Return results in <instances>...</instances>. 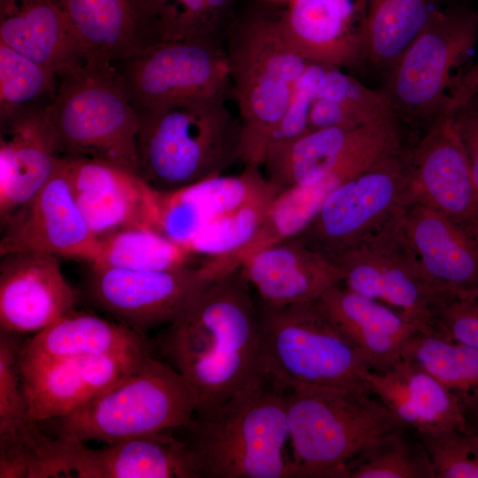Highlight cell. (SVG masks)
Wrapping results in <instances>:
<instances>
[{
    "label": "cell",
    "mask_w": 478,
    "mask_h": 478,
    "mask_svg": "<svg viewBox=\"0 0 478 478\" xmlns=\"http://www.w3.org/2000/svg\"><path fill=\"white\" fill-rule=\"evenodd\" d=\"M251 289L240 266L217 276L154 341L194 389L196 413L211 411L264 376Z\"/></svg>",
    "instance_id": "cell-1"
},
{
    "label": "cell",
    "mask_w": 478,
    "mask_h": 478,
    "mask_svg": "<svg viewBox=\"0 0 478 478\" xmlns=\"http://www.w3.org/2000/svg\"><path fill=\"white\" fill-rule=\"evenodd\" d=\"M173 432L193 478H293L287 391L265 375Z\"/></svg>",
    "instance_id": "cell-2"
},
{
    "label": "cell",
    "mask_w": 478,
    "mask_h": 478,
    "mask_svg": "<svg viewBox=\"0 0 478 478\" xmlns=\"http://www.w3.org/2000/svg\"><path fill=\"white\" fill-rule=\"evenodd\" d=\"M227 94L139 114L138 175L152 189L177 190L241 161V122L227 107Z\"/></svg>",
    "instance_id": "cell-3"
},
{
    "label": "cell",
    "mask_w": 478,
    "mask_h": 478,
    "mask_svg": "<svg viewBox=\"0 0 478 478\" xmlns=\"http://www.w3.org/2000/svg\"><path fill=\"white\" fill-rule=\"evenodd\" d=\"M197 405L184 376L149 354L79 408L41 423L54 437L113 443L181 427L192 419Z\"/></svg>",
    "instance_id": "cell-4"
},
{
    "label": "cell",
    "mask_w": 478,
    "mask_h": 478,
    "mask_svg": "<svg viewBox=\"0 0 478 478\" xmlns=\"http://www.w3.org/2000/svg\"><path fill=\"white\" fill-rule=\"evenodd\" d=\"M224 42L242 127L241 161L261 167L309 62L286 42L276 20L261 15L233 21Z\"/></svg>",
    "instance_id": "cell-5"
},
{
    "label": "cell",
    "mask_w": 478,
    "mask_h": 478,
    "mask_svg": "<svg viewBox=\"0 0 478 478\" xmlns=\"http://www.w3.org/2000/svg\"><path fill=\"white\" fill-rule=\"evenodd\" d=\"M293 478H343L375 437L403 427L368 389L298 386L287 390Z\"/></svg>",
    "instance_id": "cell-6"
},
{
    "label": "cell",
    "mask_w": 478,
    "mask_h": 478,
    "mask_svg": "<svg viewBox=\"0 0 478 478\" xmlns=\"http://www.w3.org/2000/svg\"><path fill=\"white\" fill-rule=\"evenodd\" d=\"M264 375L286 391L298 386L368 389L355 345L315 302L271 306L255 298Z\"/></svg>",
    "instance_id": "cell-7"
},
{
    "label": "cell",
    "mask_w": 478,
    "mask_h": 478,
    "mask_svg": "<svg viewBox=\"0 0 478 478\" xmlns=\"http://www.w3.org/2000/svg\"><path fill=\"white\" fill-rule=\"evenodd\" d=\"M112 67L85 64L60 77L43 112L60 156L102 159L138 174L140 115Z\"/></svg>",
    "instance_id": "cell-8"
},
{
    "label": "cell",
    "mask_w": 478,
    "mask_h": 478,
    "mask_svg": "<svg viewBox=\"0 0 478 478\" xmlns=\"http://www.w3.org/2000/svg\"><path fill=\"white\" fill-rule=\"evenodd\" d=\"M478 40V13L440 9L397 64L383 89L395 113L429 120L447 112L467 73Z\"/></svg>",
    "instance_id": "cell-9"
},
{
    "label": "cell",
    "mask_w": 478,
    "mask_h": 478,
    "mask_svg": "<svg viewBox=\"0 0 478 478\" xmlns=\"http://www.w3.org/2000/svg\"><path fill=\"white\" fill-rule=\"evenodd\" d=\"M397 115L354 127H327L266 149L261 166L278 193L327 176L342 181L403 151Z\"/></svg>",
    "instance_id": "cell-10"
},
{
    "label": "cell",
    "mask_w": 478,
    "mask_h": 478,
    "mask_svg": "<svg viewBox=\"0 0 478 478\" xmlns=\"http://www.w3.org/2000/svg\"><path fill=\"white\" fill-rule=\"evenodd\" d=\"M408 202L403 150L340 184L297 237L331 260L383 227Z\"/></svg>",
    "instance_id": "cell-11"
},
{
    "label": "cell",
    "mask_w": 478,
    "mask_h": 478,
    "mask_svg": "<svg viewBox=\"0 0 478 478\" xmlns=\"http://www.w3.org/2000/svg\"><path fill=\"white\" fill-rule=\"evenodd\" d=\"M400 213L331 261L340 272L343 286L391 307L428 331L438 289L422 270L403 229Z\"/></svg>",
    "instance_id": "cell-12"
},
{
    "label": "cell",
    "mask_w": 478,
    "mask_h": 478,
    "mask_svg": "<svg viewBox=\"0 0 478 478\" xmlns=\"http://www.w3.org/2000/svg\"><path fill=\"white\" fill-rule=\"evenodd\" d=\"M127 62L124 81L143 111L204 101L230 87L224 42H154Z\"/></svg>",
    "instance_id": "cell-13"
},
{
    "label": "cell",
    "mask_w": 478,
    "mask_h": 478,
    "mask_svg": "<svg viewBox=\"0 0 478 478\" xmlns=\"http://www.w3.org/2000/svg\"><path fill=\"white\" fill-rule=\"evenodd\" d=\"M214 277L201 265L158 271L90 266L91 304L138 332L167 325Z\"/></svg>",
    "instance_id": "cell-14"
},
{
    "label": "cell",
    "mask_w": 478,
    "mask_h": 478,
    "mask_svg": "<svg viewBox=\"0 0 478 478\" xmlns=\"http://www.w3.org/2000/svg\"><path fill=\"white\" fill-rule=\"evenodd\" d=\"M405 158L409 202L440 212L478 234V202L454 113L434 120Z\"/></svg>",
    "instance_id": "cell-15"
},
{
    "label": "cell",
    "mask_w": 478,
    "mask_h": 478,
    "mask_svg": "<svg viewBox=\"0 0 478 478\" xmlns=\"http://www.w3.org/2000/svg\"><path fill=\"white\" fill-rule=\"evenodd\" d=\"M2 227L1 256L35 251L92 264L100 251V240L74 200L61 158L35 197Z\"/></svg>",
    "instance_id": "cell-16"
},
{
    "label": "cell",
    "mask_w": 478,
    "mask_h": 478,
    "mask_svg": "<svg viewBox=\"0 0 478 478\" xmlns=\"http://www.w3.org/2000/svg\"><path fill=\"white\" fill-rule=\"evenodd\" d=\"M60 158L74 200L98 239L133 226L158 231L157 191L138 174L102 159Z\"/></svg>",
    "instance_id": "cell-17"
},
{
    "label": "cell",
    "mask_w": 478,
    "mask_h": 478,
    "mask_svg": "<svg viewBox=\"0 0 478 478\" xmlns=\"http://www.w3.org/2000/svg\"><path fill=\"white\" fill-rule=\"evenodd\" d=\"M75 299L57 256L35 251L1 256V330L37 333L72 311Z\"/></svg>",
    "instance_id": "cell-18"
},
{
    "label": "cell",
    "mask_w": 478,
    "mask_h": 478,
    "mask_svg": "<svg viewBox=\"0 0 478 478\" xmlns=\"http://www.w3.org/2000/svg\"><path fill=\"white\" fill-rule=\"evenodd\" d=\"M370 0H290L277 19L289 47L310 63L339 68L363 59Z\"/></svg>",
    "instance_id": "cell-19"
},
{
    "label": "cell",
    "mask_w": 478,
    "mask_h": 478,
    "mask_svg": "<svg viewBox=\"0 0 478 478\" xmlns=\"http://www.w3.org/2000/svg\"><path fill=\"white\" fill-rule=\"evenodd\" d=\"M152 348L60 360L20 373L23 395L36 421L65 416L131 372Z\"/></svg>",
    "instance_id": "cell-20"
},
{
    "label": "cell",
    "mask_w": 478,
    "mask_h": 478,
    "mask_svg": "<svg viewBox=\"0 0 478 478\" xmlns=\"http://www.w3.org/2000/svg\"><path fill=\"white\" fill-rule=\"evenodd\" d=\"M173 429L107 443L99 449L58 437L62 476L193 478L184 445Z\"/></svg>",
    "instance_id": "cell-21"
},
{
    "label": "cell",
    "mask_w": 478,
    "mask_h": 478,
    "mask_svg": "<svg viewBox=\"0 0 478 478\" xmlns=\"http://www.w3.org/2000/svg\"><path fill=\"white\" fill-rule=\"evenodd\" d=\"M277 193L260 166H245L237 175H219L173 191H157L158 230L188 245L210 224L264 196Z\"/></svg>",
    "instance_id": "cell-22"
},
{
    "label": "cell",
    "mask_w": 478,
    "mask_h": 478,
    "mask_svg": "<svg viewBox=\"0 0 478 478\" xmlns=\"http://www.w3.org/2000/svg\"><path fill=\"white\" fill-rule=\"evenodd\" d=\"M1 124L0 218L4 225L49 181L60 155L43 110H23Z\"/></svg>",
    "instance_id": "cell-23"
},
{
    "label": "cell",
    "mask_w": 478,
    "mask_h": 478,
    "mask_svg": "<svg viewBox=\"0 0 478 478\" xmlns=\"http://www.w3.org/2000/svg\"><path fill=\"white\" fill-rule=\"evenodd\" d=\"M240 268L257 297L271 306L315 302L341 283L335 263L297 236L258 250Z\"/></svg>",
    "instance_id": "cell-24"
},
{
    "label": "cell",
    "mask_w": 478,
    "mask_h": 478,
    "mask_svg": "<svg viewBox=\"0 0 478 478\" xmlns=\"http://www.w3.org/2000/svg\"><path fill=\"white\" fill-rule=\"evenodd\" d=\"M400 220L422 270L436 289H478V234L413 202L404 206Z\"/></svg>",
    "instance_id": "cell-25"
},
{
    "label": "cell",
    "mask_w": 478,
    "mask_h": 478,
    "mask_svg": "<svg viewBox=\"0 0 478 478\" xmlns=\"http://www.w3.org/2000/svg\"><path fill=\"white\" fill-rule=\"evenodd\" d=\"M362 380L403 427L418 435L468 429L466 416L457 400L411 361L400 358L382 370L367 369Z\"/></svg>",
    "instance_id": "cell-26"
},
{
    "label": "cell",
    "mask_w": 478,
    "mask_h": 478,
    "mask_svg": "<svg viewBox=\"0 0 478 478\" xmlns=\"http://www.w3.org/2000/svg\"><path fill=\"white\" fill-rule=\"evenodd\" d=\"M315 303L355 345L371 370H382L399 360L404 343L420 328L397 311L341 283Z\"/></svg>",
    "instance_id": "cell-27"
},
{
    "label": "cell",
    "mask_w": 478,
    "mask_h": 478,
    "mask_svg": "<svg viewBox=\"0 0 478 478\" xmlns=\"http://www.w3.org/2000/svg\"><path fill=\"white\" fill-rule=\"evenodd\" d=\"M0 42L59 78L85 65L57 0H0Z\"/></svg>",
    "instance_id": "cell-28"
},
{
    "label": "cell",
    "mask_w": 478,
    "mask_h": 478,
    "mask_svg": "<svg viewBox=\"0 0 478 478\" xmlns=\"http://www.w3.org/2000/svg\"><path fill=\"white\" fill-rule=\"evenodd\" d=\"M152 348L144 333L96 314L73 309L20 347L19 372L60 360Z\"/></svg>",
    "instance_id": "cell-29"
},
{
    "label": "cell",
    "mask_w": 478,
    "mask_h": 478,
    "mask_svg": "<svg viewBox=\"0 0 478 478\" xmlns=\"http://www.w3.org/2000/svg\"><path fill=\"white\" fill-rule=\"evenodd\" d=\"M81 44L85 64L112 66L148 45L151 29L145 0H57ZM150 44V43H149Z\"/></svg>",
    "instance_id": "cell-30"
},
{
    "label": "cell",
    "mask_w": 478,
    "mask_h": 478,
    "mask_svg": "<svg viewBox=\"0 0 478 478\" xmlns=\"http://www.w3.org/2000/svg\"><path fill=\"white\" fill-rule=\"evenodd\" d=\"M439 10L437 0H370L363 58L387 74Z\"/></svg>",
    "instance_id": "cell-31"
},
{
    "label": "cell",
    "mask_w": 478,
    "mask_h": 478,
    "mask_svg": "<svg viewBox=\"0 0 478 478\" xmlns=\"http://www.w3.org/2000/svg\"><path fill=\"white\" fill-rule=\"evenodd\" d=\"M401 358L436 379L466 416L478 405V351L434 330L418 328L404 343Z\"/></svg>",
    "instance_id": "cell-32"
},
{
    "label": "cell",
    "mask_w": 478,
    "mask_h": 478,
    "mask_svg": "<svg viewBox=\"0 0 478 478\" xmlns=\"http://www.w3.org/2000/svg\"><path fill=\"white\" fill-rule=\"evenodd\" d=\"M393 115L397 114L382 89H371L339 68L328 67L311 109L309 131L354 128Z\"/></svg>",
    "instance_id": "cell-33"
},
{
    "label": "cell",
    "mask_w": 478,
    "mask_h": 478,
    "mask_svg": "<svg viewBox=\"0 0 478 478\" xmlns=\"http://www.w3.org/2000/svg\"><path fill=\"white\" fill-rule=\"evenodd\" d=\"M233 1L145 0L155 42H223L233 23Z\"/></svg>",
    "instance_id": "cell-34"
},
{
    "label": "cell",
    "mask_w": 478,
    "mask_h": 478,
    "mask_svg": "<svg viewBox=\"0 0 478 478\" xmlns=\"http://www.w3.org/2000/svg\"><path fill=\"white\" fill-rule=\"evenodd\" d=\"M100 251L90 266L158 271L190 265L194 255L158 231L143 226L120 228L100 238Z\"/></svg>",
    "instance_id": "cell-35"
},
{
    "label": "cell",
    "mask_w": 478,
    "mask_h": 478,
    "mask_svg": "<svg viewBox=\"0 0 478 478\" xmlns=\"http://www.w3.org/2000/svg\"><path fill=\"white\" fill-rule=\"evenodd\" d=\"M343 478H435V473L419 435L399 427L366 444L346 466Z\"/></svg>",
    "instance_id": "cell-36"
},
{
    "label": "cell",
    "mask_w": 478,
    "mask_h": 478,
    "mask_svg": "<svg viewBox=\"0 0 478 478\" xmlns=\"http://www.w3.org/2000/svg\"><path fill=\"white\" fill-rule=\"evenodd\" d=\"M56 75L0 42L1 122L25 110L44 94L56 91Z\"/></svg>",
    "instance_id": "cell-37"
},
{
    "label": "cell",
    "mask_w": 478,
    "mask_h": 478,
    "mask_svg": "<svg viewBox=\"0 0 478 478\" xmlns=\"http://www.w3.org/2000/svg\"><path fill=\"white\" fill-rule=\"evenodd\" d=\"M276 195L255 199L215 220L188 245V250L204 258H221L237 251L262 224Z\"/></svg>",
    "instance_id": "cell-38"
},
{
    "label": "cell",
    "mask_w": 478,
    "mask_h": 478,
    "mask_svg": "<svg viewBox=\"0 0 478 478\" xmlns=\"http://www.w3.org/2000/svg\"><path fill=\"white\" fill-rule=\"evenodd\" d=\"M435 478H478V433L447 429L419 435Z\"/></svg>",
    "instance_id": "cell-39"
},
{
    "label": "cell",
    "mask_w": 478,
    "mask_h": 478,
    "mask_svg": "<svg viewBox=\"0 0 478 478\" xmlns=\"http://www.w3.org/2000/svg\"><path fill=\"white\" fill-rule=\"evenodd\" d=\"M430 329L478 351V289H438Z\"/></svg>",
    "instance_id": "cell-40"
},
{
    "label": "cell",
    "mask_w": 478,
    "mask_h": 478,
    "mask_svg": "<svg viewBox=\"0 0 478 478\" xmlns=\"http://www.w3.org/2000/svg\"><path fill=\"white\" fill-rule=\"evenodd\" d=\"M328 67L329 66L309 62L293 89L288 108L267 148L289 143L309 131L311 109Z\"/></svg>",
    "instance_id": "cell-41"
},
{
    "label": "cell",
    "mask_w": 478,
    "mask_h": 478,
    "mask_svg": "<svg viewBox=\"0 0 478 478\" xmlns=\"http://www.w3.org/2000/svg\"><path fill=\"white\" fill-rule=\"evenodd\" d=\"M454 124L468 158L478 202V97L454 113Z\"/></svg>",
    "instance_id": "cell-42"
},
{
    "label": "cell",
    "mask_w": 478,
    "mask_h": 478,
    "mask_svg": "<svg viewBox=\"0 0 478 478\" xmlns=\"http://www.w3.org/2000/svg\"><path fill=\"white\" fill-rule=\"evenodd\" d=\"M476 97H478V58L459 85L447 112L455 113Z\"/></svg>",
    "instance_id": "cell-43"
},
{
    "label": "cell",
    "mask_w": 478,
    "mask_h": 478,
    "mask_svg": "<svg viewBox=\"0 0 478 478\" xmlns=\"http://www.w3.org/2000/svg\"><path fill=\"white\" fill-rule=\"evenodd\" d=\"M467 419L470 426L478 429V405L467 414Z\"/></svg>",
    "instance_id": "cell-44"
},
{
    "label": "cell",
    "mask_w": 478,
    "mask_h": 478,
    "mask_svg": "<svg viewBox=\"0 0 478 478\" xmlns=\"http://www.w3.org/2000/svg\"><path fill=\"white\" fill-rule=\"evenodd\" d=\"M475 432H477V433H478V429H477V430H475Z\"/></svg>",
    "instance_id": "cell-45"
}]
</instances>
